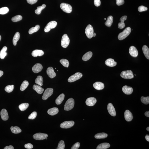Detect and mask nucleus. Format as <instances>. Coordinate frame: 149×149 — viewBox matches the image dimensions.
I'll use <instances>...</instances> for the list:
<instances>
[{"label": "nucleus", "mask_w": 149, "mask_h": 149, "mask_svg": "<svg viewBox=\"0 0 149 149\" xmlns=\"http://www.w3.org/2000/svg\"><path fill=\"white\" fill-rule=\"evenodd\" d=\"M142 51L146 58L149 59V49L146 45H145L142 48Z\"/></svg>", "instance_id": "26"}, {"label": "nucleus", "mask_w": 149, "mask_h": 149, "mask_svg": "<svg viewBox=\"0 0 149 149\" xmlns=\"http://www.w3.org/2000/svg\"><path fill=\"white\" fill-rule=\"evenodd\" d=\"M37 112H34L32 113L29 116L28 119L33 120L36 118L37 116Z\"/></svg>", "instance_id": "46"}, {"label": "nucleus", "mask_w": 149, "mask_h": 149, "mask_svg": "<svg viewBox=\"0 0 149 149\" xmlns=\"http://www.w3.org/2000/svg\"><path fill=\"white\" fill-rule=\"evenodd\" d=\"M53 90L52 88H48L46 89L43 94L42 99L43 100H46L53 95Z\"/></svg>", "instance_id": "10"}, {"label": "nucleus", "mask_w": 149, "mask_h": 149, "mask_svg": "<svg viewBox=\"0 0 149 149\" xmlns=\"http://www.w3.org/2000/svg\"><path fill=\"white\" fill-rule=\"evenodd\" d=\"M147 8L143 6H141L138 7V10L140 12H143V11H146L147 10Z\"/></svg>", "instance_id": "47"}, {"label": "nucleus", "mask_w": 149, "mask_h": 149, "mask_svg": "<svg viewBox=\"0 0 149 149\" xmlns=\"http://www.w3.org/2000/svg\"><path fill=\"white\" fill-rule=\"evenodd\" d=\"M145 116L147 117H149V111H147L145 113Z\"/></svg>", "instance_id": "55"}, {"label": "nucleus", "mask_w": 149, "mask_h": 149, "mask_svg": "<svg viewBox=\"0 0 149 149\" xmlns=\"http://www.w3.org/2000/svg\"><path fill=\"white\" fill-rule=\"evenodd\" d=\"M93 86L95 89L98 90H102L104 88V84L100 82H96L93 84Z\"/></svg>", "instance_id": "20"}, {"label": "nucleus", "mask_w": 149, "mask_h": 149, "mask_svg": "<svg viewBox=\"0 0 149 149\" xmlns=\"http://www.w3.org/2000/svg\"><path fill=\"white\" fill-rule=\"evenodd\" d=\"M14 88L13 85H8L5 88V90L8 93H11L13 91Z\"/></svg>", "instance_id": "41"}, {"label": "nucleus", "mask_w": 149, "mask_h": 149, "mask_svg": "<svg viewBox=\"0 0 149 149\" xmlns=\"http://www.w3.org/2000/svg\"><path fill=\"white\" fill-rule=\"evenodd\" d=\"M131 31V29L130 27H127L122 32L119 34L118 38L120 40H123L125 39L130 34Z\"/></svg>", "instance_id": "1"}, {"label": "nucleus", "mask_w": 149, "mask_h": 149, "mask_svg": "<svg viewBox=\"0 0 149 149\" xmlns=\"http://www.w3.org/2000/svg\"><path fill=\"white\" fill-rule=\"evenodd\" d=\"M70 43V39L68 35L66 34H64L63 35L61 41V45L62 47L67 48Z\"/></svg>", "instance_id": "4"}, {"label": "nucleus", "mask_w": 149, "mask_h": 149, "mask_svg": "<svg viewBox=\"0 0 149 149\" xmlns=\"http://www.w3.org/2000/svg\"><path fill=\"white\" fill-rule=\"evenodd\" d=\"M43 66L40 63H37L34 65L32 68V70L33 72L35 73L39 72L43 69Z\"/></svg>", "instance_id": "15"}, {"label": "nucleus", "mask_w": 149, "mask_h": 149, "mask_svg": "<svg viewBox=\"0 0 149 149\" xmlns=\"http://www.w3.org/2000/svg\"><path fill=\"white\" fill-rule=\"evenodd\" d=\"M1 40V36L0 35V41Z\"/></svg>", "instance_id": "59"}, {"label": "nucleus", "mask_w": 149, "mask_h": 149, "mask_svg": "<svg viewBox=\"0 0 149 149\" xmlns=\"http://www.w3.org/2000/svg\"><path fill=\"white\" fill-rule=\"evenodd\" d=\"M93 55L92 52L89 51L84 55L82 57V59L83 61H87L89 60Z\"/></svg>", "instance_id": "27"}, {"label": "nucleus", "mask_w": 149, "mask_h": 149, "mask_svg": "<svg viewBox=\"0 0 149 149\" xmlns=\"http://www.w3.org/2000/svg\"><path fill=\"white\" fill-rule=\"evenodd\" d=\"M146 130L148 131V132H149V127H148L147 128H146Z\"/></svg>", "instance_id": "58"}, {"label": "nucleus", "mask_w": 149, "mask_h": 149, "mask_svg": "<svg viewBox=\"0 0 149 149\" xmlns=\"http://www.w3.org/2000/svg\"><path fill=\"white\" fill-rule=\"evenodd\" d=\"M22 19V16L20 15H18L13 17L11 19V20L12 22H16L21 20Z\"/></svg>", "instance_id": "43"}, {"label": "nucleus", "mask_w": 149, "mask_h": 149, "mask_svg": "<svg viewBox=\"0 0 149 149\" xmlns=\"http://www.w3.org/2000/svg\"><path fill=\"white\" fill-rule=\"evenodd\" d=\"M122 90L123 92L127 95L131 94L133 91V89L132 87L128 86L127 85L124 86L123 87Z\"/></svg>", "instance_id": "16"}, {"label": "nucleus", "mask_w": 149, "mask_h": 149, "mask_svg": "<svg viewBox=\"0 0 149 149\" xmlns=\"http://www.w3.org/2000/svg\"><path fill=\"white\" fill-rule=\"evenodd\" d=\"M135 76H136V74H135Z\"/></svg>", "instance_id": "61"}, {"label": "nucleus", "mask_w": 149, "mask_h": 149, "mask_svg": "<svg viewBox=\"0 0 149 149\" xmlns=\"http://www.w3.org/2000/svg\"><path fill=\"white\" fill-rule=\"evenodd\" d=\"M60 8L64 12L67 13H70L72 11V7L70 4L65 3H61Z\"/></svg>", "instance_id": "5"}, {"label": "nucleus", "mask_w": 149, "mask_h": 149, "mask_svg": "<svg viewBox=\"0 0 149 149\" xmlns=\"http://www.w3.org/2000/svg\"><path fill=\"white\" fill-rule=\"evenodd\" d=\"M107 108L108 112L110 115L113 116H116V113L115 109L112 103H108Z\"/></svg>", "instance_id": "12"}, {"label": "nucleus", "mask_w": 149, "mask_h": 149, "mask_svg": "<svg viewBox=\"0 0 149 149\" xmlns=\"http://www.w3.org/2000/svg\"><path fill=\"white\" fill-rule=\"evenodd\" d=\"M47 74L50 78L53 79L56 76V74L55 72L54 69L52 67H48L47 70Z\"/></svg>", "instance_id": "18"}, {"label": "nucleus", "mask_w": 149, "mask_h": 149, "mask_svg": "<svg viewBox=\"0 0 149 149\" xmlns=\"http://www.w3.org/2000/svg\"><path fill=\"white\" fill-rule=\"evenodd\" d=\"M29 85V83L27 81L25 80L22 82L20 90L21 91H24L28 87Z\"/></svg>", "instance_id": "38"}, {"label": "nucleus", "mask_w": 149, "mask_h": 149, "mask_svg": "<svg viewBox=\"0 0 149 149\" xmlns=\"http://www.w3.org/2000/svg\"><path fill=\"white\" fill-rule=\"evenodd\" d=\"M40 29V26L39 25H37L34 27H32L29 30V33L30 34H31L35 32H36L39 30Z\"/></svg>", "instance_id": "36"}, {"label": "nucleus", "mask_w": 149, "mask_h": 149, "mask_svg": "<svg viewBox=\"0 0 149 149\" xmlns=\"http://www.w3.org/2000/svg\"><path fill=\"white\" fill-rule=\"evenodd\" d=\"M36 83L39 85L42 86L43 85V80L42 77L41 76H38L35 80Z\"/></svg>", "instance_id": "35"}, {"label": "nucleus", "mask_w": 149, "mask_h": 149, "mask_svg": "<svg viewBox=\"0 0 149 149\" xmlns=\"http://www.w3.org/2000/svg\"><path fill=\"white\" fill-rule=\"evenodd\" d=\"M141 100L142 103L144 104L147 105L149 103V96L147 97L142 96L141 98Z\"/></svg>", "instance_id": "42"}, {"label": "nucleus", "mask_w": 149, "mask_h": 149, "mask_svg": "<svg viewBox=\"0 0 149 149\" xmlns=\"http://www.w3.org/2000/svg\"><path fill=\"white\" fill-rule=\"evenodd\" d=\"M48 136V134H46L38 133L34 134L33 137L35 140H41L46 139Z\"/></svg>", "instance_id": "11"}, {"label": "nucleus", "mask_w": 149, "mask_h": 149, "mask_svg": "<svg viewBox=\"0 0 149 149\" xmlns=\"http://www.w3.org/2000/svg\"><path fill=\"white\" fill-rule=\"evenodd\" d=\"M101 2L100 0H94V4L95 6L98 7L100 5Z\"/></svg>", "instance_id": "52"}, {"label": "nucleus", "mask_w": 149, "mask_h": 149, "mask_svg": "<svg viewBox=\"0 0 149 149\" xmlns=\"http://www.w3.org/2000/svg\"><path fill=\"white\" fill-rule=\"evenodd\" d=\"M96 102V99L94 97H91L87 99L86 101V103L88 106H94Z\"/></svg>", "instance_id": "14"}, {"label": "nucleus", "mask_w": 149, "mask_h": 149, "mask_svg": "<svg viewBox=\"0 0 149 149\" xmlns=\"http://www.w3.org/2000/svg\"><path fill=\"white\" fill-rule=\"evenodd\" d=\"M7 47L4 46L1 50L0 52V58L1 59H4L6 56L7 53L6 51H7Z\"/></svg>", "instance_id": "29"}, {"label": "nucleus", "mask_w": 149, "mask_h": 149, "mask_svg": "<svg viewBox=\"0 0 149 149\" xmlns=\"http://www.w3.org/2000/svg\"><path fill=\"white\" fill-rule=\"evenodd\" d=\"M20 34L19 32H16L15 35H14L13 39V43L14 46H16L17 44V42L19 39L20 38Z\"/></svg>", "instance_id": "30"}, {"label": "nucleus", "mask_w": 149, "mask_h": 149, "mask_svg": "<svg viewBox=\"0 0 149 149\" xmlns=\"http://www.w3.org/2000/svg\"><path fill=\"white\" fill-rule=\"evenodd\" d=\"M46 5L45 4H43L41 6H38L37 7V9L35 11V13L37 14H40L42 10L44 9L46 7Z\"/></svg>", "instance_id": "39"}, {"label": "nucleus", "mask_w": 149, "mask_h": 149, "mask_svg": "<svg viewBox=\"0 0 149 149\" xmlns=\"http://www.w3.org/2000/svg\"><path fill=\"white\" fill-rule=\"evenodd\" d=\"M96 33H94L93 35V37H95V36H96Z\"/></svg>", "instance_id": "57"}, {"label": "nucleus", "mask_w": 149, "mask_h": 149, "mask_svg": "<svg viewBox=\"0 0 149 149\" xmlns=\"http://www.w3.org/2000/svg\"><path fill=\"white\" fill-rule=\"evenodd\" d=\"M4 149H14V147L12 145H10L9 146H6L4 147Z\"/></svg>", "instance_id": "53"}, {"label": "nucleus", "mask_w": 149, "mask_h": 149, "mask_svg": "<svg viewBox=\"0 0 149 149\" xmlns=\"http://www.w3.org/2000/svg\"><path fill=\"white\" fill-rule=\"evenodd\" d=\"M60 62L64 67H68L69 63L68 60L65 59H62L60 60Z\"/></svg>", "instance_id": "40"}, {"label": "nucleus", "mask_w": 149, "mask_h": 149, "mask_svg": "<svg viewBox=\"0 0 149 149\" xmlns=\"http://www.w3.org/2000/svg\"><path fill=\"white\" fill-rule=\"evenodd\" d=\"M129 51L131 55L134 57H137L138 55V51L135 47L133 46H132L130 47Z\"/></svg>", "instance_id": "13"}, {"label": "nucleus", "mask_w": 149, "mask_h": 149, "mask_svg": "<svg viewBox=\"0 0 149 149\" xmlns=\"http://www.w3.org/2000/svg\"><path fill=\"white\" fill-rule=\"evenodd\" d=\"M110 144L108 143H103L99 144L97 147V149H106L109 148Z\"/></svg>", "instance_id": "31"}, {"label": "nucleus", "mask_w": 149, "mask_h": 149, "mask_svg": "<svg viewBox=\"0 0 149 149\" xmlns=\"http://www.w3.org/2000/svg\"><path fill=\"white\" fill-rule=\"evenodd\" d=\"M105 20H106V18H105Z\"/></svg>", "instance_id": "60"}, {"label": "nucleus", "mask_w": 149, "mask_h": 149, "mask_svg": "<svg viewBox=\"0 0 149 149\" xmlns=\"http://www.w3.org/2000/svg\"><path fill=\"white\" fill-rule=\"evenodd\" d=\"M85 33L87 37L91 38L93 37L94 30L93 27L90 24L87 26L85 30Z\"/></svg>", "instance_id": "7"}, {"label": "nucleus", "mask_w": 149, "mask_h": 149, "mask_svg": "<svg viewBox=\"0 0 149 149\" xmlns=\"http://www.w3.org/2000/svg\"><path fill=\"white\" fill-rule=\"evenodd\" d=\"M24 146H25V148L28 149H32L33 147V145H32V144L30 143H28L25 144Z\"/></svg>", "instance_id": "50"}, {"label": "nucleus", "mask_w": 149, "mask_h": 149, "mask_svg": "<svg viewBox=\"0 0 149 149\" xmlns=\"http://www.w3.org/2000/svg\"><path fill=\"white\" fill-rule=\"evenodd\" d=\"M27 2L31 4H35L37 2L38 0H27Z\"/></svg>", "instance_id": "51"}, {"label": "nucleus", "mask_w": 149, "mask_h": 149, "mask_svg": "<svg viewBox=\"0 0 149 149\" xmlns=\"http://www.w3.org/2000/svg\"><path fill=\"white\" fill-rule=\"evenodd\" d=\"M64 98L65 95L64 94H62L59 95L56 100V104L58 105L61 104L64 99Z\"/></svg>", "instance_id": "28"}, {"label": "nucleus", "mask_w": 149, "mask_h": 149, "mask_svg": "<svg viewBox=\"0 0 149 149\" xmlns=\"http://www.w3.org/2000/svg\"><path fill=\"white\" fill-rule=\"evenodd\" d=\"M4 74V72L0 70V77H1Z\"/></svg>", "instance_id": "56"}, {"label": "nucleus", "mask_w": 149, "mask_h": 149, "mask_svg": "<svg viewBox=\"0 0 149 149\" xmlns=\"http://www.w3.org/2000/svg\"><path fill=\"white\" fill-rule=\"evenodd\" d=\"M108 136L107 134L104 132H102L95 134V137L96 139H102L106 138Z\"/></svg>", "instance_id": "32"}, {"label": "nucleus", "mask_w": 149, "mask_h": 149, "mask_svg": "<svg viewBox=\"0 0 149 149\" xmlns=\"http://www.w3.org/2000/svg\"><path fill=\"white\" fill-rule=\"evenodd\" d=\"M146 140L147 141L149 142V135L147 134V135L145 136V137Z\"/></svg>", "instance_id": "54"}, {"label": "nucleus", "mask_w": 149, "mask_h": 149, "mask_svg": "<svg viewBox=\"0 0 149 149\" xmlns=\"http://www.w3.org/2000/svg\"><path fill=\"white\" fill-rule=\"evenodd\" d=\"M9 9L7 7H4L0 9V14H4L8 13L9 12Z\"/></svg>", "instance_id": "44"}, {"label": "nucleus", "mask_w": 149, "mask_h": 149, "mask_svg": "<svg viewBox=\"0 0 149 149\" xmlns=\"http://www.w3.org/2000/svg\"><path fill=\"white\" fill-rule=\"evenodd\" d=\"M105 64L107 66L110 67H113L116 66L117 63L114 60L111 58L108 59L105 62Z\"/></svg>", "instance_id": "19"}, {"label": "nucleus", "mask_w": 149, "mask_h": 149, "mask_svg": "<svg viewBox=\"0 0 149 149\" xmlns=\"http://www.w3.org/2000/svg\"><path fill=\"white\" fill-rule=\"evenodd\" d=\"M1 119L4 121L7 120L8 119L9 116L8 112L5 109H3L1 110L0 112Z\"/></svg>", "instance_id": "21"}, {"label": "nucleus", "mask_w": 149, "mask_h": 149, "mask_svg": "<svg viewBox=\"0 0 149 149\" xmlns=\"http://www.w3.org/2000/svg\"><path fill=\"white\" fill-rule=\"evenodd\" d=\"M83 74L80 72L76 73L69 78L68 81L69 82H73L75 81L80 79L82 77Z\"/></svg>", "instance_id": "6"}, {"label": "nucleus", "mask_w": 149, "mask_h": 149, "mask_svg": "<svg viewBox=\"0 0 149 149\" xmlns=\"http://www.w3.org/2000/svg\"><path fill=\"white\" fill-rule=\"evenodd\" d=\"M116 4L118 6L122 5L124 4V0H116Z\"/></svg>", "instance_id": "49"}, {"label": "nucleus", "mask_w": 149, "mask_h": 149, "mask_svg": "<svg viewBox=\"0 0 149 149\" xmlns=\"http://www.w3.org/2000/svg\"><path fill=\"white\" fill-rule=\"evenodd\" d=\"M64 142L63 141L61 140L60 141L58 145V149H64L65 148Z\"/></svg>", "instance_id": "45"}, {"label": "nucleus", "mask_w": 149, "mask_h": 149, "mask_svg": "<svg viewBox=\"0 0 149 149\" xmlns=\"http://www.w3.org/2000/svg\"><path fill=\"white\" fill-rule=\"evenodd\" d=\"M74 121H66L61 123L60 127L62 128L67 129L72 127L74 125Z\"/></svg>", "instance_id": "9"}, {"label": "nucleus", "mask_w": 149, "mask_h": 149, "mask_svg": "<svg viewBox=\"0 0 149 149\" xmlns=\"http://www.w3.org/2000/svg\"><path fill=\"white\" fill-rule=\"evenodd\" d=\"M59 109L57 108H53L49 109L48 111V114L52 116L55 115L59 112Z\"/></svg>", "instance_id": "24"}, {"label": "nucleus", "mask_w": 149, "mask_h": 149, "mask_svg": "<svg viewBox=\"0 0 149 149\" xmlns=\"http://www.w3.org/2000/svg\"><path fill=\"white\" fill-rule=\"evenodd\" d=\"M120 76L122 78L126 79H131L133 78L134 77L132 72L131 70L122 71L121 73Z\"/></svg>", "instance_id": "3"}, {"label": "nucleus", "mask_w": 149, "mask_h": 149, "mask_svg": "<svg viewBox=\"0 0 149 149\" xmlns=\"http://www.w3.org/2000/svg\"><path fill=\"white\" fill-rule=\"evenodd\" d=\"M33 88L34 90L39 94H41L44 91V89L42 88L40 86L38 85H33Z\"/></svg>", "instance_id": "25"}, {"label": "nucleus", "mask_w": 149, "mask_h": 149, "mask_svg": "<svg viewBox=\"0 0 149 149\" xmlns=\"http://www.w3.org/2000/svg\"><path fill=\"white\" fill-rule=\"evenodd\" d=\"M44 54V52L42 50H34L32 53V56L34 57H37V56H41Z\"/></svg>", "instance_id": "23"}, {"label": "nucleus", "mask_w": 149, "mask_h": 149, "mask_svg": "<svg viewBox=\"0 0 149 149\" xmlns=\"http://www.w3.org/2000/svg\"><path fill=\"white\" fill-rule=\"evenodd\" d=\"M74 100L72 98L68 99L64 105V109L66 111H69L74 108Z\"/></svg>", "instance_id": "2"}, {"label": "nucleus", "mask_w": 149, "mask_h": 149, "mask_svg": "<svg viewBox=\"0 0 149 149\" xmlns=\"http://www.w3.org/2000/svg\"><path fill=\"white\" fill-rule=\"evenodd\" d=\"M29 106V104L28 103H24L19 105V108L21 111H24L28 108Z\"/></svg>", "instance_id": "37"}, {"label": "nucleus", "mask_w": 149, "mask_h": 149, "mask_svg": "<svg viewBox=\"0 0 149 149\" xmlns=\"http://www.w3.org/2000/svg\"><path fill=\"white\" fill-rule=\"evenodd\" d=\"M10 129L11 132L15 134H17L20 133L22 132V130L19 127L17 126H15L13 127V126L11 127Z\"/></svg>", "instance_id": "33"}, {"label": "nucleus", "mask_w": 149, "mask_h": 149, "mask_svg": "<svg viewBox=\"0 0 149 149\" xmlns=\"http://www.w3.org/2000/svg\"><path fill=\"white\" fill-rule=\"evenodd\" d=\"M127 16H123L120 19L121 22L119 23L118 24V28L120 29H122L125 27V24L124 23V21L127 20Z\"/></svg>", "instance_id": "22"}, {"label": "nucleus", "mask_w": 149, "mask_h": 149, "mask_svg": "<svg viewBox=\"0 0 149 149\" xmlns=\"http://www.w3.org/2000/svg\"><path fill=\"white\" fill-rule=\"evenodd\" d=\"M113 22V17L112 16H110L108 17L106 22H105V25L106 26L111 27Z\"/></svg>", "instance_id": "34"}, {"label": "nucleus", "mask_w": 149, "mask_h": 149, "mask_svg": "<svg viewBox=\"0 0 149 149\" xmlns=\"http://www.w3.org/2000/svg\"><path fill=\"white\" fill-rule=\"evenodd\" d=\"M124 118L127 121H130L133 119L132 113L128 110H127L124 113Z\"/></svg>", "instance_id": "17"}, {"label": "nucleus", "mask_w": 149, "mask_h": 149, "mask_svg": "<svg viewBox=\"0 0 149 149\" xmlns=\"http://www.w3.org/2000/svg\"><path fill=\"white\" fill-rule=\"evenodd\" d=\"M57 22L55 21H51L49 22L45 27V32H47L50 31L51 29L55 28L57 25Z\"/></svg>", "instance_id": "8"}, {"label": "nucleus", "mask_w": 149, "mask_h": 149, "mask_svg": "<svg viewBox=\"0 0 149 149\" xmlns=\"http://www.w3.org/2000/svg\"><path fill=\"white\" fill-rule=\"evenodd\" d=\"M80 144L79 142H77L73 145L71 147V149H78L80 146Z\"/></svg>", "instance_id": "48"}]
</instances>
